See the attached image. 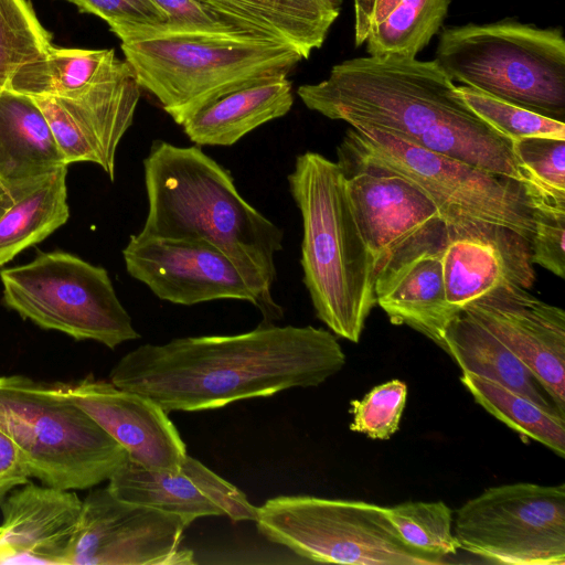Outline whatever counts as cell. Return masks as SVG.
Segmentation results:
<instances>
[{
    "instance_id": "cell-1",
    "label": "cell",
    "mask_w": 565,
    "mask_h": 565,
    "mask_svg": "<svg viewBox=\"0 0 565 565\" xmlns=\"http://www.w3.org/2000/svg\"><path fill=\"white\" fill-rule=\"evenodd\" d=\"M344 364L345 354L332 332L264 322L238 334L142 344L115 364L109 381L151 398L169 414L315 387Z\"/></svg>"
},
{
    "instance_id": "cell-2",
    "label": "cell",
    "mask_w": 565,
    "mask_h": 565,
    "mask_svg": "<svg viewBox=\"0 0 565 565\" xmlns=\"http://www.w3.org/2000/svg\"><path fill=\"white\" fill-rule=\"evenodd\" d=\"M143 171L148 213L139 233L211 243L241 271L264 322L280 319L271 288L282 231L238 193L231 172L200 146L163 140L152 142Z\"/></svg>"
},
{
    "instance_id": "cell-3",
    "label": "cell",
    "mask_w": 565,
    "mask_h": 565,
    "mask_svg": "<svg viewBox=\"0 0 565 565\" xmlns=\"http://www.w3.org/2000/svg\"><path fill=\"white\" fill-rule=\"evenodd\" d=\"M436 63L396 55L334 65L329 76L298 87L301 102L355 129H374L431 150L449 129L482 121Z\"/></svg>"
},
{
    "instance_id": "cell-4",
    "label": "cell",
    "mask_w": 565,
    "mask_h": 565,
    "mask_svg": "<svg viewBox=\"0 0 565 565\" xmlns=\"http://www.w3.org/2000/svg\"><path fill=\"white\" fill-rule=\"evenodd\" d=\"M288 184L301 214L300 264L316 315L333 334L356 343L376 305L375 273L345 177L337 162L307 151L296 158Z\"/></svg>"
},
{
    "instance_id": "cell-5",
    "label": "cell",
    "mask_w": 565,
    "mask_h": 565,
    "mask_svg": "<svg viewBox=\"0 0 565 565\" xmlns=\"http://www.w3.org/2000/svg\"><path fill=\"white\" fill-rule=\"evenodd\" d=\"M121 50L140 88L178 125L215 98L288 74L303 60L281 41L214 34H145L121 40Z\"/></svg>"
},
{
    "instance_id": "cell-6",
    "label": "cell",
    "mask_w": 565,
    "mask_h": 565,
    "mask_svg": "<svg viewBox=\"0 0 565 565\" xmlns=\"http://www.w3.org/2000/svg\"><path fill=\"white\" fill-rule=\"evenodd\" d=\"M0 428L18 447L31 478L54 488L90 489L128 459L58 383L0 376Z\"/></svg>"
},
{
    "instance_id": "cell-7",
    "label": "cell",
    "mask_w": 565,
    "mask_h": 565,
    "mask_svg": "<svg viewBox=\"0 0 565 565\" xmlns=\"http://www.w3.org/2000/svg\"><path fill=\"white\" fill-rule=\"evenodd\" d=\"M435 61L452 82L564 121L561 29L515 21L448 28L440 34Z\"/></svg>"
},
{
    "instance_id": "cell-8",
    "label": "cell",
    "mask_w": 565,
    "mask_h": 565,
    "mask_svg": "<svg viewBox=\"0 0 565 565\" xmlns=\"http://www.w3.org/2000/svg\"><path fill=\"white\" fill-rule=\"evenodd\" d=\"M338 159L391 171L422 190L447 228L501 226L531 241L534 224L523 185L374 129L347 130Z\"/></svg>"
},
{
    "instance_id": "cell-9",
    "label": "cell",
    "mask_w": 565,
    "mask_h": 565,
    "mask_svg": "<svg viewBox=\"0 0 565 565\" xmlns=\"http://www.w3.org/2000/svg\"><path fill=\"white\" fill-rule=\"evenodd\" d=\"M258 532L311 562L435 565L443 557L408 545L385 507L312 495H280L257 508Z\"/></svg>"
},
{
    "instance_id": "cell-10",
    "label": "cell",
    "mask_w": 565,
    "mask_h": 565,
    "mask_svg": "<svg viewBox=\"0 0 565 565\" xmlns=\"http://www.w3.org/2000/svg\"><path fill=\"white\" fill-rule=\"evenodd\" d=\"M6 306L42 329L115 349L140 338L107 270L64 252L0 271Z\"/></svg>"
},
{
    "instance_id": "cell-11",
    "label": "cell",
    "mask_w": 565,
    "mask_h": 565,
    "mask_svg": "<svg viewBox=\"0 0 565 565\" xmlns=\"http://www.w3.org/2000/svg\"><path fill=\"white\" fill-rule=\"evenodd\" d=\"M454 534L490 563L565 565V484L487 488L458 509Z\"/></svg>"
},
{
    "instance_id": "cell-12",
    "label": "cell",
    "mask_w": 565,
    "mask_h": 565,
    "mask_svg": "<svg viewBox=\"0 0 565 565\" xmlns=\"http://www.w3.org/2000/svg\"><path fill=\"white\" fill-rule=\"evenodd\" d=\"M337 163L373 259L375 282L429 253L441 252L447 226L436 205L415 184L380 167L349 159Z\"/></svg>"
},
{
    "instance_id": "cell-13",
    "label": "cell",
    "mask_w": 565,
    "mask_h": 565,
    "mask_svg": "<svg viewBox=\"0 0 565 565\" xmlns=\"http://www.w3.org/2000/svg\"><path fill=\"white\" fill-rule=\"evenodd\" d=\"M193 521L157 508L128 502L107 487L83 500L67 565H189L193 552L182 546Z\"/></svg>"
},
{
    "instance_id": "cell-14",
    "label": "cell",
    "mask_w": 565,
    "mask_h": 565,
    "mask_svg": "<svg viewBox=\"0 0 565 565\" xmlns=\"http://www.w3.org/2000/svg\"><path fill=\"white\" fill-rule=\"evenodd\" d=\"M140 90L130 65L117 58L102 79L76 95L32 98L67 166L93 162L114 180L117 147L132 124Z\"/></svg>"
},
{
    "instance_id": "cell-15",
    "label": "cell",
    "mask_w": 565,
    "mask_h": 565,
    "mask_svg": "<svg viewBox=\"0 0 565 565\" xmlns=\"http://www.w3.org/2000/svg\"><path fill=\"white\" fill-rule=\"evenodd\" d=\"M128 274L159 299L193 306L218 299L256 298L233 262L201 238L131 235L122 250Z\"/></svg>"
},
{
    "instance_id": "cell-16",
    "label": "cell",
    "mask_w": 565,
    "mask_h": 565,
    "mask_svg": "<svg viewBox=\"0 0 565 565\" xmlns=\"http://www.w3.org/2000/svg\"><path fill=\"white\" fill-rule=\"evenodd\" d=\"M466 311L502 341L534 374L565 416V311L524 288H500Z\"/></svg>"
},
{
    "instance_id": "cell-17",
    "label": "cell",
    "mask_w": 565,
    "mask_h": 565,
    "mask_svg": "<svg viewBox=\"0 0 565 565\" xmlns=\"http://www.w3.org/2000/svg\"><path fill=\"white\" fill-rule=\"evenodd\" d=\"M58 386L126 450L134 463L175 471L188 455L168 413L151 398L93 375L73 383L58 382Z\"/></svg>"
},
{
    "instance_id": "cell-18",
    "label": "cell",
    "mask_w": 565,
    "mask_h": 565,
    "mask_svg": "<svg viewBox=\"0 0 565 565\" xmlns=\"http://www.w3.org/2000/svg\"><path fill=\"white\" fill-rule=\"evenodd\" d=\"M441 265L456 312L500 288L530 290L535 281L530 241L501 226L447 228Z\"/></svg>"
},
{
    "instance_id": "cell-19",
    "label": "cell",
    "mask_w": 565,
    "mask_h": 565,
    "mask_svg": "<svg viewBox=\"0 0 565 565\" xmlns=\"http://www.w3.org/2000/svg\"><path fill=\"white\" fill-rule=\"evenodd\" d=\"M107 488L121 500L192 521L213 515H227L234 522L257 518V507L243 491L189 455L175 471L148 469L127 459Z\"/></svg>"
},
{
    "instance_id": "cell-20",
    "label": "cell",
    "mask_w": 565,
    "mask_h": 565,
    "mask_svg": "<svg viewBox=\"0 0 565 565\" xmlns=\"http://www.w3.org/2000/svg\"><path fill=\"white\" fill-rule=\"evenodd\" d=\"M82 504L75 490L30 481L12 490L0 505V563L67 565Z\"/></svg>"
},
{
    "instance_id": "cell-21",
    "label": "cell",
    "mask_w": 565,
    "mask_h": 565,
    "mask_svg": "<svg viewBox=\"0 0 565 565\" xmlns=\"http://www.w3.org/2000/svg\"><path fill=\"white\" fill-rule=\"evenodd\" d=\"M287 75H269L215 98L181 125L184 134L198 146H233L257 127L288 114L294 96Z\"/></svg>"
},
{
    "instance_id": "cell-22",
    "label": "cell",
    "mask_w": 565,
    "mask_h": 565,
    "mask_svg": "<svg viewBox=\"0 0 565 565\" xmlns=\"http://www.w3.org/2000/svg\"><path fill=\"white\" fill-rule=\"evenodd\" d=\"M66 172L0 181V266L66 223Z\"/></svg>"
},
{
    "instance_id": "cell-23",
    "label": "cell",
    "mask_w": 565,
    "mask_h": 565,
    "mask_svg": "<svg viewBox=\"0 0 565 565\" xmlns=\"http://www.w3.org/2000/svg\"><path fill=\"white\" fill-rule=\"evenodd\" d=\"M376 303L394 324H406L445 351V331L458 313L447 302L441 252L419 256L375 282Z\"/></svg>"
},
{
    "instance_id": "cell-24",
    "label": "cell",
    "mask_w": 565,
    "mask_h": 565,
    "mask_svg": "<svg viewBox=\"0 0 565 565\" xmlns=\"http://www.w3.org/2000/svg\"><path fill=\"white\" fill-rule=\"evenodd\" d=\"M67 167L49 121L35 100L0 92V181L32 178Z\"/></svg>"
},
{
    "instance_id": "cell-25",
    "label": "cell",
    "mask_w": 565,
    "mask_h": 565,
    "mask_svg": "<svg viewBox=\"0 0 565 565\" xmlns=\"http://www.w3.org/2000/svg\"><path fill=\"white\" fill-rule=\"evenodd\" d=\"M445 352L460 366L522 393L542 406L557 409L530 369L493 333L466 311L445 331ZM558 411V409H557Z\"/></svg>"
},
{
    "instance_id": "cell-26",
    "label": "cell",
    "mask_w": 565,
    "mask_h": 565,
    "mask_svg": "<svg viewBox=\"0 0 565 565\" xmlns=\"http://www.w3.org/2000/svg\"><path fill=\"white\" fill-rule=\"evenodd\" d=\"M268 31L302 58L321 47L340 13V0H209Z\"/></svg>"
},
{
    "instance_id": "cell-27",
    "label": "cell",
    "mask_w": 565,
    "mask_h": 565,
    "mask_svg": "<svg viewBox=\"0 0 565 565\" xmlns=\"http://www.w3.org/2000/svg\"><path fill=\"white\" fill-rule=\"evenodd\" d=\"M116 60L114 50L52 45L39 58L22 66L9 88L31 97H70L102 79Z\"/></svg>"
},
{
    "instance_id": "cell-28",
    "label": "cell",
    "mask_w": 565,
    "mask_h": 565,
    "mask_svg": "<svg viewBox=\"0 0 565 565\" xmlns=\"http://www.w3.org/2000/svg\"><path fill=\"white\" fill-rule=\"evenodd\" d=\"M460 381L475 401L522 437L565 457V417L495 381L462 372Z\"/></svg>"
},
{
    "instance_id": "cell-29",
    "label": "cell",
    "mask_w": 565,
    "mask_h": 565,
    "mask_svg": "<svg viewBox=\"0 0 565 565\" xmlns=\"http://www.w3.org/2000/svg\"><path fill=\"white\" fill-rule=\"evenodd\" d=\"M167 15L156 25H131L111 30L120 41L145 34H214L243 39L277 40L259 25L209 0H153ZM282 42V41H281Z\"/></svg>"
},
{
    "instance_id": "cell-30",
    "label": "cell",
    "mask_w": 565,
    "mask_h": 565,
    "mask_svg": "<svg viewBox=\"0 0 565 565\" xmlns=\"http://www.w3.org/2000/svg\"><path fill=\"white\" fill-rule=\"evenodd\" d=\"M451 0H404L371 28L365 43L371 56L416 57L439 31Z\"/></svg>"
},
{
    "instance_id": "cell-31",
    "label": "cell",
    "mask_w": 565,
    "mask_h": 565,
    "mask_svg": "<svg viewBox=\"0 0 565 565\" xmlns=\"http://www.w3.org/2000/svg\"><path fill=\"white\" fill-rule=\"evenodd\" d=\"M522 185L532 205L565 209V140H512Z\"/></svg>"
},
{
    "instance_id": "cell-32",
    "label": "cell",
    "mask_w": 565,
    "mask_h": 565,
    "mask_svg": "<svg viewBox=\"0 0 565 565\" xmlns=\"http://www.w3.org/2000/svg\"><path fill=\"white\" fill-rule=\"evenodd\" d=\"M52 46V33L29 0H0V92L14 74Z\"/></svg>"
},
{
    "instance_id": "cell-33",
    "label": "cell",
    "mask_w": 565,
    "mask_h": 565,
    "mask_svg": "<svg viewBox=\"0 0 565 565\" xmlns=\"http://www.w3.org/2000/svg\"><path fill=\"white\" fill-rule=\"evenodd\" d=\"M456 88L473 114L511 141L524 138L565 140L564 121L523 108L468 85Z\"/></svg>"
},
{
    "instance_id": "cell-34",
    "label": "cell",
    "mask_w": 565,
    "mask_h": 565,
    "mask_svg": "<svg viewBox=\"0 0 565 565\" xmlns=\"http://www.w3.org/2000/svg\"><path fill=\"white\" fill-rule=\"evenodd\" d=\"M402 539L422 552L445 557L455 554L459 543L452 532V511L443 501H409L385 507Z\"/></svg>"
},
{
    "instance_id": "cell-35",
    "label": "cell",
    "mask_w": 565,
    "mask_h": 565,
    "mask_svg": "<svg viewBox=\"0 0 565 565\" xmlns=\"http://www.w3.org/2000/svg\"><path fill=\"white\" fill-rule=\"evenodd\" d=\"M407 399V385L391 380L373 387L361 399L351 401L350 429L373 439H390L399 427Z\"/></svg>"
},
{
    "instance_id": "cell-36",
    "label": "cell",
    "mask_w": 565,
    "mask_h": 565,
    "mask_svg": "<svg viewBox=\"0 0 565 565\" xmlns=\"http://www.w3.org/2000/svg\"><path fill=\"white\" fill-rule=\"evenodd\" d=\"M534 230L530 241L533 264L565 278V209L532 205Z\"/></svg>"
},
{
    "instance_id": "cell-37",
    "label": "cell",
    "mask_w": 565,
    "mask_h": 565,
    "mask_svg": "<svg viewBox=\"0 0 565 565\" xmlns=\"http://www.w3.org/2000/svg\"><path fill=\"white\" fill-rule=\"evenodd\" d=\"M79 12L90 13L106 21L110 31L131 25H156L167 21L164 12L153 0H65Z\"/></svg>"
},
{
    "instance_id": "cell-38",
    "label": "cell",
    "mask_w": 565,
    "mask_h": 565,
    "mask_svg": "<svg viewBox=\"0 0 565 565\" xmlns=\"http://www.w3.org/2000/svg\"><path fill=\"white\" fill-rule=\"evenodd\" d=\"M30 478L18 447L0 428V505L14 488L28 483Z\"/></svg>"
},
{
    "instance_id": "cell-39",
    "label": "cell",
    "mask_w": 565,
    "mask_h": 565,
    "mask_svg": "<svg viewBox=\"0 0 565 565\" xmlns=\"http://www.w3.org/2000/svg\"><path fill=\"white\" fill-rule=\"evenodd\" d=\"M355 45L365 43L371 28L388 17L404 0H353Z\"/></svg>"
}]
</instances>
